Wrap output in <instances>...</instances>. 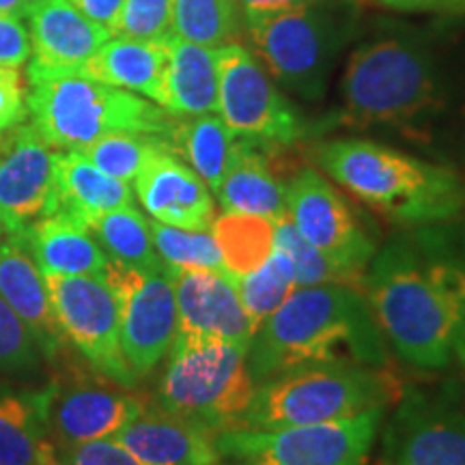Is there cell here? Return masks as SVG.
I'll return each instance as SVG.
<instances>
[{
    "label": "cell",
    "instance_id": "44dd1931",
    "mask_svg": "<svg viewBox=\"0 0 465 465\" xmlns=\"http://www.w3.org/2000/svg\"><path fill=\"white\" fill-rule=\"evenodd\" d=\"M0 298L25 322L44 358L52 360L58 349L69 342L52 311L44 274L25 243L9 235L7 240H0Z\"/></svg>",
    "mask_w": 465,
    "mask_h": 465
},
{
    "label": "cell",
    "instance_id": "c3c4849f",
    "mask_svg": "<svg viewBox=\"0 0 465 465\" xmlns=\"http://www.w3.org/2000/svg\"><path fill=\"white\" fill-rule=\"evenodd\" d=\"M242 465H257V463H242Z\"/></svg>",
    "mask_w": 465,
    "mask_h": 465
},
{
    "label": "cell",
    "instance_id": "8fae6325",
    "mask_svg": "<svg viewBox=\"0 0 465 465\" xmlns=\"http://www.w3.org/2000/svg\"><path fill=\"white\" fill-rule=\"evenodd\" d=\"M218 113L237 138L265 144H291L306 134V125L242 44L218 48Z\"/></svg>",
    "mask_w": 465,
    "mask_h": 465
},
{
    "label": "cell",
    "instance_id": "d6a6232c",
    "mask_svg": "<svg viewBox=\"0 0 465 465\" xmlns=\"http://www.w3.org/2000/svg\"><path fill=\"white\" fill-rule=\"evenodd\" d=\"M149 229L153 246L168 270H209L231 274L209 229H182L162 224L158 220H149Z\"/></svg>",
    "mask_w": 465,
    "mask_h": 465
},
{
    "label": "cell",
    "instance_id": "f546056e",
    "mask_svg": "<svg viewBox=\"0 0 465 465\" xmlns=\"http://www.w3.org/2000/svg\"><path fill=\"white\" fill-rule=\"evenodd\" d=\"M173 33L190 44L223 48L242 33L237 0H173Z\"/></svg>",
    "mask_w": 465,
    "mask_h": 465
},
{
    "label": "cell",
    "instance_id": "d6986e66",
    "mask_svg": "<svg viewBox=\"0 0 465 465\" xmlns=\"http://www.w3.org/2000/svg\"><path fill=\"white\" fill-rule=\"evenodd\" d=\"M138 201L151 218L182 229L207 231L213 223V196L207 183L171 149L153 155L134 179Z\"/></svg>",
    "mask_w": 465,
    "mask_h": 465
},
{
    "label": "cell",
    "instance_id": "484cf974",
    "mask_svg": "<svg viewBox=\"0 0 465 465\" xmlns=\"http://www.w3.org/2000/svg\"><path fill=\"white\" fill-rule=\"evenodd\" d=\"M54 190L58 212L69 213L78 223L134 205L130 185L110 177L75 149L54 153Z\"/></svg>",
    "mask_w": 465,
    "mask_h": 465
},
{
    "label": "cell",
    "instance_id": "cb8c5ba5",
    "mask_svg": "<svg viewBox=\"0 0 465 465\" xmlns=\"http://www.w3.org/2000/svg\"><path fill=\"white\" fill-rule=\"evenodd\" d=\"M168 50L164 42L108 39L80 69V75L116 89L143 93L164 108Z\"/></svg>",
    "mask_w": 465,
    "mask_h": 465
},
{
    "label": "cell",
    "instance_id": "8d00e7d4",
    "mask_svg": "<svg viewBox=\"0 0 465 465\" xmlns=\"http://www.w3.org/2000/svg\"><path fill=\"white\" fill-rule=\"evenodd\" d=\"M44 353L20 317L0 298V373H26L42 362Z\"/></svg>",
    "mask_w": 465,
    "mask_h": 465
},
{
    "label": "cell",
    "instance_id": "7402d4cb",
    "mask_svg": "<svg viewBox=\"0 0 465 465\" xmlns=\"http://www.w3.org/2000/svg\"><path fill=\"white\" fill-rule=\"evenodd\" d=\"M44 276H95L106 274L108 257L83 223L56 212L33 223L17 235Z\"/></svg>",
    "mask_w": 465,
    "mask_h": 465
},
{
    "label": "cell",
    "instance_id": "60d3db41",
    "mask_svg": "<svg viewBox=\"0 0 465 465\" xmlns=\"http://www.w3.org/2000/svg\"><path fill=\"white\" fill-rule=\"evenodd\" d=\"M394 11H431V14L465 15V0H369Z\"/></svg>",
    "mask_w": 465,
    "mask_h": 465
},
{
    "label": "cell",
    "instance_id": "5bb4252c",
    "mask_svg": "<svg viewBox=\"0 0 465 465\" xmlns=\"http://www.w3.org/2000/svg\"><path fill=\"white\" fill-rule=\"evenodd\" d=\"M287 213L312 246L362 287L377 246L356 209L317 168H300L289 179Z\"/></svg>",
    "mask_w": 465,
    "mask_h": 465
},
{
    "label": "cell",
    "instance_id": "ba28073f",
    "mask_svg": "<svg viewBox=\"0 0 465 465\" xmlns=\"http://www.w3.org/2000/svg\"><path fill=\"white\" fill-rule=\"evenodd\" d=\"M50 362H54V375L33 401L44 435L56 449L113 438L147 403L132 388L93 369L80 353L75 356L69 342Z\"/></svg>",
    "mask_w": 465,
    "mask_h": 465
},
{
    "label": "cell",
    "instance_id": "6da1fadb",
    "mask_svg": "<svg viewBox=\"0 0 465 465\" xmlns=\"http://www.w3.org/2000/svg\"><path fill=\"white\" fill-rule=\"evenodd\" d=\"M362 293L383 339L418 369H444L465 302V263L435 232L397 235L377 250Z\"/></svg>",
    "mask_w": 465,
    "mask_h": 465
},
{
    "label": "cell",
    "instance_id": "1f68e13d",
    "mask_svg": "<svg viewBox=\"0 0 465 465\" xmlns=\"http://www.w3.org/2000/svg\"><path fill=\"white\" fill-rule=\"evenodd\" d=\"M166 149H171V144H168L164 136L116 132L97 138V141L89 144H83V147L75 151H80L86 160L93 162L97 168H102L104 173H108L110 177L130 183L153 155Z\"/></svg>",
    "mask_w": 465,
    "mask_h": 465
},
{
    "label": "cell",
    "instance_id": "e0dca14e",
    "mask_svg": "<svg viewBox=\"0 0 465 465\" xmlns=\"http://www.w3.org/2000/svg\"><path fill=\"white\" fill-rule=\"evenodd\" d=\"M177 300V336L223 341L248 349L254 330L232 274L209 270H171Z\"/></svg>",
    "mask_w": 465,
    "mask_h": 465
},
{
    "label": "cell",
    "instance_id": "ac0fdd59",
    "mask_svg": "<svg viewBox=\"0 0 465 465\" xmlns=\"http://www.w3.org/2000/svg\"><path fill=\"white\" fill-rule=\"evenodd\" d=\"M26 20L33 39L31 84L80 74L84 63L110 39V28L80 14L72 0H35Z\"/></svg>",
    "mask_w": 465,
    "mask_h": 465
},
{
    "label": "cell",
    "instance_id": "836d02e7",
    "mask_svg": "<svg viewBox=\"0 0 465 465\" xmlns=\"http://www.w3.org/2000/svg\"><path fill=\"white\" fill-rule=\"evenodd\" d=\"M42 438L33 397L0 394V465H37Z\"/></svg>",
    "mask_w": 465,
    "mask_h": 465
},
{
    "label": "cell",
    "instance_id": "7dc6e473",
    "mask_svg": "<svg viewBox=\"0 0 465 465\" xmlns=\"http://www.w3.org/2000/svg\"><path fill=\"white\" fill-rule=\"evenodd\" d=\"M3 235H5V226H3V223H0V240H3Z\"/></svg>",
    "mask_w": 465,
    "mask_h": 465
},
{
    "label": "cell",
    "instance_id": "f1b7e54d",
    "mask_svg": "<svg viewBox=\"0 0 465 465\" xmlns=\"http://www.w3.org/2000/svg\"><path fill=\"white\" fill-rule=\"evenodd\" d=\"M212 235L223 252L226 270L243 276L259 270L276 248L274 223L252 213H229L213 218Z\"/></svg>",
    "mask_w": 465,
    "mask_h": 465
},
{
    "label": "cell",
    "instance_id": "74e56055",
    "mask_svg": "<svg viewBox=\"0 0 465 465\" xmlns=\"http://www.w3.org/2000/svg\"><path fill=\"white\" fill-rule=\"evenodd\" d=\"M56 450L65 465H144L114 438L91 440Z\"/></svg>",
    "mask_w": 465,
    "mask_h": 465
},
{
    "label": "cell",
    "instance_id": "bcb514c9",
    "mask_svg": "<svg viewBox=\"0 0 465 465\" xmlns=\"http://www.w3.org/2000/svg\"><path fill=\"white\" fill-rule=\"evenodd\" d=\"M452 353L459 358V362L465 366V302L461 317H459L457 330H455V341H452Z\"/></svg>",
    "mask_w": 465,
    "mask_h": 465
},
{
    "label": "cell",
    "instance_id": "7bdbcfd3",
    "mask_svg": "<svg viewBox=\"0 0 465 465\" xmlns=\"http://www.w3.org/2000/svg\"><path fill=\"white\" fill-rule=\"evenodd\" d=\"M72 3L80 14H84L93 22H100V25L110 28L125 0H72Z\"/></svg>",
    "mask_w": 465,
    "mask_h": 465
},
{
    "label": "cell",
    "instance_id": "2e32d148",
    "mask_svg": "<svg viewBox=\"0 0 465 465\" xmlns=\"http://www.w3.org/2000/svg\"><path fill=\"white\" fill-rule=\"evenodd\" d=\"M377 465H465V416L407 392L386 424Z\"/></svg>",
    "mask_w": 465,
    "mask_h": 465
},
{
    "label": "cell",
    "instance_id": "7c38bea8",
    "mask_svg": "<svg viewBox=\"0 0 465 465\" xmlns=\"http://www.w3.org/2000/svg\"><path fill=\"white\" fill-rule=\"evenodd\" d=\"M52 311L75 351L110 380L136 386L121 347L119 302L110 284L95 276H44Z\"/></svg>",
    "mask_w": 465,
    "mask_h": 465
},
{
    "label": "cell",
    "instance_id": "b9f144b4",
    "mask_svg": "<svg viewBox=\"0 0 465 465\" xmlns=\"http://www.w3.org/2000/svg\"><path fill=\"white\" fill-rule=\"evenodd\" d=\"M323 3V0H237L240 5L242 17L246 15H270V14H281V11H293V9H304L311 5Z\"/></svg>",
    "mask_w": 465,
    "mask_h": 465
},
{
    "label": "cell",
    "instance_id": "f6af8a7d",
    "mask_svg": "<svg viewBox=\"0 0 465 465\" xmlns=\"http://www.w3.org/2000/svg\"><path fill=\"white\" fill-rule=\"evenodd\" d=\"M37 465H65V463H63L61 455H58L56 446L52 444V440L45 438V435L42 438V441H39Z\"/></svg>",
    "mask_w": 465,
    "mask_h": 465
},
{
    "label": "cell",
    "instance_id": "30bf717a",
    "mask_svg": "<svg viewBox=\"0 0 465 465\" xmlns=\"http://www.w3.org/2000/svg\"><path fill=\"white\" fill-rule=\"evenodd\" d=\"M386 407L345 420L281 429H231L216 435L220 457L257 465H364Z\"/></svg>",
    "mask_w": 465,
    "mask_h": 465
},
{
    "label": "cell",
    "instance_id": "277c9868",
    "mask_svg": "<svg viewBox=\"0 0 465 465\" xmlns=\"http://www.w3.org/2000/svg\"><path fill=\"white\" fill-rule=\"evenodd\" d=\"M433 58L418 39L381 37L353 50L341 80V124L407 127L438 113Z\"/></svg>",
    "mask_w": 465,
    "mask_h": 465
},
{
    "label": "cell",
    "instance_id": "4dcf8cb0",
    "mask_svg": "<svg viewBox=\"0 0 465 465\" xmlns=\"http://www.w3.org/2000/svg\"><path fill=\"white\" fill-rule=\"evenodd\" d=\"M232 278H235L237 293H240L242 304L246 308L254 330H259L284 304V300L298 289L293 267L281 248H274V252L259 270Z\"/></svg>",
    "mask_w": 465,
    "mask_h": 465
},
{
    "label": "cell",
    "instance_id": "8992f818",
    "mask_svg": "<svg viewBox=\"0 0 465 465\" xmlns=\"http://www.w3.org/2000/svg\"><path fill=\"white\" fill-rule=\"evenodd\" d=\"M33 127L52 149H78L116 132L168 136L174 114L80 74L31 84L26 95Z\"/></svg>",
    "mask_w": 465,
    "mask_h": 465
},
{
    "label": "cell",
    "instance_id": "3957f363",
    "mask_svg": "<svg viewBox=\"0 0 465 465\" xmlns=\"http://www.w3.org/2000/svg\"><path fill=\"white\" fill-rule=\"evenodd\" d=\"M312 158L353 199L397 224L446 223L465 209L461 174L386 144L339 138L317 144Z\"/></svg>",
    "mask_w": 465,
    "mask_h": 465
},
{
    "label": "cell",
    "instance_id": "d4e9b609",
    "mask_svg": "<svg viewBox=\"0 0 465 465\" xmlns=\"http://www.w3.org/2000/svg\"><path fill=\"white\" fill-rule=\"evenodd\" d=\"M164 110L174 116L218 113V48L190 44L171 35L166 39Z\"/></svg>",
    "mask_w": 465,
    "mask_h": 465
},
{
    "label": "cell",
    "instance_id": "f35d334b",
    "mask_svg": "<svg viewBox=\"0 0 465 465\" xmlns=\"http://www.w3.org/2000/svg\"><path fill=\"white\" fill-rule=\"evenodd\" d=\"M26 114L25 86L17 67L0 65V132L22 124Z\"/></svg>",
    "mask_w": 465,
    "mask_h": 465
},
{
    "label": "cell",
    "instance_id": "7a4b0ae2",
    "mask_svg": "<svg viewBox=\"0 0 465 465\" xmlns=\"http://www.w3.org/2000/svg\"><path fill=\"white\" fill-rule=\"evenodd\" d=\"M246 362L259 386L304 364L386 366L388 349L362 291L347 284H317L295 289L261 325Z\"/></svg>",
    "mask_w": 465,
    "mask_h": 465
},
{
    "label": "cell",
    "instance_id": "5b68a950",
    "mask_svg": "<svg viewBox=\"0 0 465 465\" xmlns=\"http://www.w3.org/2000/svg\"><path fill=\"white\" fill-rule=\"evenodd\" d=\"M386 366L304 364L259 383L240 429H281L345 420L399 399Z\"/></svg>",
    "mask_w": 465,
    "mask_h": 465
},
{
    "label": "cell",
    "instance_id": "e575fe53",
    "mask_svg": "<svg viewBox=\"0 0 465 465\" xmlns=\"http://www.w3.org/2000/svg\"><path fill=\"white\" fill-rule=\"evenodd\" d=\"M276 231V248H281L291 261L293 267L295 284L298 287H317V284H347V287H362L347 276L345 272L339 270L322 250L312 246L302 232L291 223L289 213L274 223Z\"/></svg>",
    "mask_w": 465,
    "mask_h": 465
},
{
    "label": "cell",
    "instance_id": "4316f807",
    "mask_svg": "<svg viewBox=\"0 0 465 465\" xmlns=\"http://www.w3.org/2000/svg\"><path fill=\"white\" fill-rule=\"evenodd\" d=\"M166 141L171 144L173 153L188 162L192 171L199 174L207 188L216 194L237 141L223 116L213 113L174 116Z\"/></svg>",
    "mask_w": 465,
    "mask_h": 465
},
{
    "label": "cell",
    "instance_id": "d590c367",
    "mask_svg": "<svg viewBox=\"0 0 465 465\" xmlns=\"http://www.w3.org/2000/svg\"><path fill=\"white\" fill-rule=\"evenodd\" d=\"M110 35L138 42H164L173 35V0H125Z\"/></svg>",
    "mask_w": 465,
    "mask_h": 465
},
{
    "label": "cell",
    "instance_id": "52a82bcc",
    "mask_svg": "<svg viewBox=\"0 0 465 465\" xmlns=\"http://www.w3.org/2000/svg\"><path fill=\"white\" fill-rule=\"evenodd\" d=\"M246 356L231 342L177 336L155 403L213 435L240 429L257 392Z\"/></svg>",
    "mask_w": 465,
    "mask_h": 465
},
{
    "label": "cell",
    "instance_id": "9c48e42d",
    "mask_svg": "<svg viewBox=\"0 0 465 465\" xmlns=\"http://www.w3.org/2000/svg\"><path fill=\"white\" fill-rule=\"evenodd\" d=\"M265 72L308 102L322 100L330 67L345 39L330 0L304 9L242 17Z\"/></svg>",
    "mask_w": 465,
    "mask_h": 465
},
{
    "label": "cell",
    "instance_id": "9a60e30c",
    "mask_svg": "<svg viewBox=\"0 0 465 465\" xmlns=\"http://www.w3.org/2000/svg\"><path fill=\"white\" fill-rule=\"evenodd\" d=\"M58 212L54 153L33 125L9 127L0 144V223L17 237L37 220Z\"/></svg>",
    "mask_w": 465,
    "mask_h": 465
},
{
    "label": "cell",
    "instance_id": "ab89813d",
    "mask_svg": "<svg viewBox=\"0 0 465 465\" xmlns=\"http://www.w3.org/2000/svg\"><path fill=\"white\" fill-rule=\"evenodd\" d=\"M31 52V37L22 22L0 15V65H25Z\"/></svg>",
    "mask_w": 465,
    "mask_h": 465
},
{
    "label": "cell",
    "instance_id": "ee69618b",
    "mask_svg": "<svg viewBox=\"0 0 465 465\" xmlns=\"http://www.w3.org/2000/svg\"><path fill=\"white\" fill-rule=\"evenodd\" d=\"M33 3L35 0H0V15L20 20V17H26Z\"/></svg>",
    "mask_w": 465,
    "mask_h": 465
},
{
    "label": "cell",
    "instance_id": "4fadbf2b",
    "mask_svg": "<svg viewBox=\"0 0 465 465\" xmlns=\"http://www.w3.org/2000/svg\"><path fill=\"white\" fill-rule=\"evenodd\" d=\"M119 302L121 347L136 380L168 356L179 332L171 270H136L108 261L106 274Z\"/></svg>",
    "mask_w": 465,
    "mask_h": 465
},
{
    "label": "cell",
    "instance_id": "ffe728a7",
    "mask_svg": "<svg viewBox=\"0 0 465 465\" xmlns=\"http://www.w3.org/2000/svg\"><path fill=\"white\" fill-rule=\"evenodd\" d=\"M113 438L144 465H218L220 461L216 435L149 401Z\"/></svg>",
    "mask_w": 465,
    "mask_h": 465
},
{
    "label": "cell",
    "instance_id": "603a6c76",
    "mask_svg": "<svg viewBox=\"0 0 465 465\" xmlns=\"http://www.w3.org/2000/svg\"><path fill=\"white\" fill-rule=\"evenodd\" d=\"M263 144L237 138L216 196L223 212L252 213L278 223L287 216V183L276 177Z\"/></svg>",
    "mask_w": 465,
    "mask_h": 465
},
{
    "label": "cell",
    "instance_id": "83f0119b",
    "mask_svg": "<svg viewBox=\"0 0 465 465\" xmlns=\"http://www.w3.org/2000/svg\"><path fill=\"white\" fill-rule=\"evenodd\" d=\"M83 224L100 243L108 261L136 270H168L151 240L149 220L134 205L97 213Z\"/></svg>",
    "mask_w": 465,
    "mask_h": 465
}]
</instances>
